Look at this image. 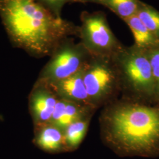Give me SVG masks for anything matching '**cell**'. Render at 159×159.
<instances>
[{
    "label": "cell",
    "mask_w": 159,
    "mask_h": 159,
    "mask_svg": "<svg viewBox=\"0 0 159 159\" xmlns=\"http://www.w3.org/2000/svg\"><path fill=\"white\" fill-rule=\"evenodd\" d=\"M78 37L92 56L113 57L124 47L110 29L102 11H83Z\"/></svg>",
    "instance_id": "cell-5"
},
{
    "label": "cell",
    "mask_w": 159,
    "mask_h": 159,
    "mask_svg": "<svg viewBox=\"0 0 159 159\" xmlns=\"http://www.w3.org/2000/svg\"><path fill=\"white\" fill-rule=\"evenodd\" d=\"M141 2L140 0H102L101 5L125 20L136 15Z\"/></svg>",
    "instance_id": "cell-13"
},
{
    "label": "cell",
    "mask_w": 159,
    "mask_h": 159,
    "mask_svg": "<svg viewBox=\"0 0 159 159\" xmlns=\"http://www.w3.org/2000/svg\"><path fill=\"white\" fill-rule=\"evenodd\" d=\"M50 59L41 71L38 81L47 84L64 79L85 67L92 55L80 41L68 37L53 51Z\"/></svg>",
    "instance_id": "cell-6"
},
{
    "label": "cell",
    "mask_w": 159,
    "mask_h": 159,
    "mask_svg": "<svg viewBox=\"0 0 159 159\" xmlns=\"http://www.w3.org/2000/svg\"><path fill=\"white\" fill-rule=\"evenodd\" d=\"M136 16L159 41V12L142 1Z\"/></svg>",
    "instance_id": "cell-14"
},
{
    "label": "cell",
    "mask_w": 159,
    "mask_h": 159,
    "mask_svg": "<svg viewBox=\"0 0 159 159\" xmlns=\"http://www.w3.org/2000/svg\"><path fill=\"white\" fill-rule=\"evenodd\" d=\"M130 29L134 37V45L144 50L159 45V41L150 33L136 15L123 20Z\"/></svg>",
    "instance_id": "cell-11"
},
{
    "label": "cell",
    "mask_w": 159,
    "mask_h": 159,
    "mask_svg": "<svg viewBox=\"0 0 159 159\" xmlns=\"http://www.w3.org/2000/svg\"><path fill=\"white\" fill-rule=\"evenodd\" d=\"M95 108L58 98L50 123L62 130L79 120L93 116Z\"/></svg>",
    "instance_id": "cell-9"
},
{
    "label": "cell",
    "mask_w": 159,
    "mask_h": 159,
    "mask_svg": "<svg viewBox=\"0 0 159 159\" xmlns=\"http://www.w3.org/2000/svg\"><path fill=\"white\" fill-rule=\"evenodd\" d=\"M44 6L51 13L57 17H61L63 7L67 3L71 2V0H35Z\"/></svg>",
    "instance_id": "cell-16"
},
{
    "label": "cell",
    "mask_w": 159,
    "mask_h": 159,
    "mask_svg": "<svg viewBox=\"0 0 159 159\" xmlns=\"http://www.w3.org/2000/svg\"><path fill=\"white\" fill-rule=\"evenodd\" d=\"M58 100L49 85L37 80L30 97V108L35 125L50 123Z\"/></svg>",
    "instance_id": "cell-7"
},
{
    "label": "cell",
    "mask_w": 159,
    "mask_h": 159,
    "mask_svg": "<svg viewBox=\"0 0 159 159\" xmlns=\"http://www.w3.org/2000/svg\"><path fill=\"white\" fill-rule=\"evenodd\" d=\"M102 0H71V2H80V3H87L91 2L96 3L97 4L101 5Z\"/></svg>",
    "instance_id": "cell-17"
},
{
    "label": "cell",
    "mask_w": 159,
    "mask_h": 159,
    "mask_svg": "<svg viewBox=\"0 0 159 159\" xmlns=\"http://www.w3.org/2000/svg\"><path fill=\"white\" fill-rule=\"evenodd\" d=\"M113 58L119 71L121 98L144 102H159L146 50L134 44L124 46Z\"/></svg>",
    "instance_id": "cell-3"
},
{
    "label": "cell",
    "mask_w": 159,
    "mask_h": 159,
    "mask_svg": "<svg viewBox=\"0 0 159 159\" xmlns=\"http://www.w3.org/2000/svg\"><path fill=\"white\" fill-rule=\"evenodd\" d=\"M83 78L90 102L96 110L121 96L119 71L113 57L92 56L84 68Z\"/></svg>",
    "instance_id": "cell-4"
},
{
    "label": "cell",
    "mask_w": 159,
    "mask_h": 159,
    "mask_svg": "<svg viewBox=\"0 0 159 159\" xmlns=\"http://www.w3.org/2000/svg\"><path fill=\"white\" fill-rule=\"evenodd\" d=\"M103 143L121 157H159V102L120 97L99 117Z\"/></svg>",
    "instance_id": "cell-1"
},
{
    "label": "cell",
    "mask_w": 159,
    "mask_h": 159,
    "mask_svg": "<svg viewBox=\"0 0 159 159\" xmlns=\"http://www.w3.org/2000/svg\"><path fill=\"white\" fill-rule=\"evenodd\" d=\"M35 141L42 150L50 153L66 151L64 131L50 123L35 125Z\"/></svg>",
    "instance_id": "cell-10"
},
{
    "label": "cell",
    "mask_w": 159,
    "mask_h": 159,
    "mask_svg": "<svg viewBox=\"0 0 159 159\" xmlns=\"http://www.w3.org/2000/svg\"><path fill=\"white\" fill-rule=\"evenodd\" d=\"M0 18L13 45L36 57L50 56L79 26L57 17L35 0H0Z\"/></svg>",
    "instance_id": "cell-2"
},
{
    "label": "cell",
    "mask_w": 159,
    "mask_h": 159,
    "mask_svg": "<svg viewBox=\"0 0 159 159\" xmlns=\"http://www.w3.org/2000/svg\"><path fill=\"white\" fill-rule=\"evenodd\" d=\"M84 67L67 78L48 85L58 98L92 107L84 82Z\"/></svg>",
    "instance_id": "cell-8"
},
{
    "label": "cell",
    "mask_w": 159,
    "mask_h": 159,
    "mask_svg": "<svg viewBox=\"0 0 159 159\" xmlns=\"http://www.w3.org/2000/svg\"><path fill=\"white\" fill-rule=\"evenodd\" d=\"M153 76L157 101L159 102V45L146 50Z\"/></svg>",
    "instance_id": "cell-15"
},
{
    "label": "cell",
    "mask_w": 159,
    "mask_h": 159,
    "mask_svg": "<svg viewBox=\"0 0 159 159\" xmlns=\"http://www.w3.org/2000/svg\"><path fill=\"white\" fill-rule=\"evenodd\" d=\"M93 116L75 121L64 130L66 151H73L79 148L87 134Z\"/></svg>",
    "instance_id": "cell-12"
}]
</instances>
